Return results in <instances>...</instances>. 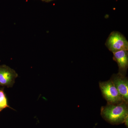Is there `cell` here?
I'll list each match as a JSON object with an SVG mask.
<instances>
[{
	"mask_svg": "<svg viewBox=\"0 0 128 128\" xmlns=\"http://www.w3.org/2000/svg\"><path fill=\"white\" fill-rule=\"evenodd\" d=\"M101 115L105 121L113 125L124 123L128 118V102L107 103L101 108Z\"/></svg>",
	"mask_w": 128,
	"mask_h": 128,
	"instance_id": "obj_1",
	"label": "cell"
},
{
	"mask_svg": "<svg viewBox=\"0 0 128 128\" xmlns=\"http://www.w3.org/2000/svg\"><path fill=\"white\" fill-rule=\"evenodd\" d=\"M99 85L102 96L107 103L116 104L125 102L111 80L100 82Z\"/></svg>",
	"mask_w": 128,
	"mask_h": 128,
	"instance_id": "obj_2",
	"label": "cell"
},
{
	"mask_svg": "<svg viewBox=\"0 0 128 128\" xmlns=\"http://www.w3.org/2000/svg\"><path fill=\"white\" fill-rule=\"evenodd\" d=\"M105 44L112 53L120 50H128V40L122 34L116 31H113L110 34Z\"/></svg>",
	"mask_w": 128,
	"mask_h": 128,
	"instance_id": "obj_3",
	"label": "cell"
},
{
	"mask_svg": "<svg viewBox=\"0 0 128 128\" xmlns=\"http://www.w3.org/2000/svg\"><path fill=\"white\" fill-rule=\"evenodd\" d=\"M18 76L14 70L6 65H0V88L12 87Z\"/></svg>",
	"mask_w": 128,
	"mask_h": 128,
	"instance_id": "obj_4",
	"label": "cell"
},
{
	"mask_svg": "<svg viewBox=\"0 0 128 128\" xmlns=\"http://www.w3.org/2000/svg\"><path fill=\"white\" fill-rule=\"evenodd\" d=\"M112 80L124 101L128 102V77L119 73L112 75Z\"/></svg>",
	"mask_w": 128,
	"mask_h": 128,
	"instance_id": "obj_5",
	"label": "cell"
},
{
	"mask_svg": "<svg viewBox=\"0 0 128 128\" xmlns=\"http://www.w3.org/2000/svg\"><path fill=\"white\" fill-rule=\"evenodd\" d=\"M113 54V59L116 62L118 66V73L126 76L128 68V50H120Z\"/></svg>",
	"mask_w": 128,
	"mask_h": 128,
	"instance_id": "obj_6",
	"label": "cell"
},
{
	"mask_svg": "<svg viewBox=\"0 0 128 128\" xmlns=\"http://www.w3.org/2000/svg\"><path fill=\"white\" fill-rule=\"evenodd\" d=\"M6 108L13 109L8 105L7 97L4 91V88L1 87L0 88V112Z\"/></svg>",
	"mask_w": 128,
	"mask_h": 128,
	"instance_id": "obj_7",
	"label": "cell"
},
{
	"mask_svg": "<svg viewBox=\"0 0 128 128\" xmlns=\"http://www.w3.org/2000/svg\"><path fill=\"white\" fill-rule=\"evenodd\" d=\"M40 0L44 2H48L54 0Z\"/></svg>",
	"mask_w": 128,
	"mask_h": 128,
	"instance_id": "obj_8",
	"label": "cell"
}]
</instances>
